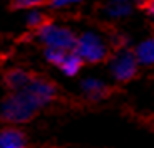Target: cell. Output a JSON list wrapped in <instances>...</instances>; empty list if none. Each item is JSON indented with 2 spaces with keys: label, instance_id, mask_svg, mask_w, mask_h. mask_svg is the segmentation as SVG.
I'll return each mask as SVG.
<instances>
[{
  "label": "cell",
  "instance_id": "6da1fadb",
  "mask_svg": "<svg viewBox=\"0 0 154 148\" xmlns=\"http://www.w3.org/2000/svg\"><path fill=\"white\" fill-rule=\"evenodd\" d=\"M42 109L38 99L29 91V88L17 93H8L0 108V120L4 123H27L34 120Z\"/></svg>",
  "mask_w": 154,
  "mask_h": 148
},
{
  "label": "cell",
  "instance_id": "7a4b0ae2",
  "mask_svg": "<svg viewBox=\"0 0 154 148\" xmlns=\"http://www.w3.org/2000/svg\"><path fill=\"white\" fill-rule=\"evenodd\" d=\"M74 52L82 59L84 64L104 63V61H109L111 56L114 54V51H111L107 42L94 32H84V34L77 35Z\"/></svg>",
  "mask_w": 154,
  "mask_h": 148
},
{
  "label": "cell",
  "instance_id": "3957f363",
  "mask_svg": "<svg viewBox=\"0 0 154 148\" xmlns=\"http://www.w3.org/2000/svg\"><path fill=\"white\" fill-rule=\"evenodd\" d=\"M111 57H112V66H111L112 76L116 78L117 82L126 84V82L137 78L139 63H137V59H136L134 49H131V47L117 49V51H114V54Z\"/></svg>",
  "mask_w": 154,
  "mask_h": 148
},
{
  "label": "cell",
  "instance_id": "277c9868",
  "mask_svg": "<svg viewBox=\"0 0 154 148\" xmlns=\"http://www.w3.org/2000/svg\"><path fill=\"white\" fill-rule=\"evenodd\" d=\"M37 39L44 44L45 49H60V51H74L77 40V34H74L67 27H59L55 24H50L42 31L35 32Z\"/></svg>",
  "mask_w": 154,
  "mask_h": 148
},
{
  "label": "cell",
  "instance_id": "5b68a950",
  "mask_svg": "<svg viewBox=\"0 0 154 148\" xmlns=\"http://www.w3.org/2000/svg\"><path fill=\"white\" fill-rule=\"evenodd\" d=\"M35 71L30 69H20V67H15V69H10L7 72H4V86L7 88L8 93H17V91L25 89L29 84L32 82V79L35 78Z\"/></svg>",
  "mask_w": 154,
  "mask_h": 148
},
{
  "label": "cell",
  "instance_id": "8992f818",
  "mask_svg": "<svg viewBox=\"0 0 154 148\" xmlns=\"http://www.w3.org/2000/svg\"><path fill=\"white\" fill-rule=\"evenodd\" d=\"M0 148H29L27 133L17 126H5L0 130Z\"/></svg>",
  "mask_w": 154,
  "mask_h": 148
},
{
  "label": "cell",
  "instance_id": "52a82bcc",
  "mask_svg": "<svg viewBox=\"0 0 154 148\" xmlns=\"http://www.w3.org/2000/svg\"><path fill=\"white\" fill-rule=\"evenodd\" d=\"M82 66H84L82 59L79 57L74 51H70V52H67L66 57L62 59V63L59 64V69L66 74V76H75V74L81 71Z\"/></svg>",
  "mask_w": 154,
  "mask_h": 148
},
{
  "label": "cell",
  "instance_id": "ba28073f",
  "mask_svg": "<svg viewBox=\"0 0 154 148\" xmlns=\"http://www.w3.org/2000/svg\"><path fill=\"white\" fill-rule=\"evenodd\" d=\"M136 59H137L139 66L144 64V66H152V56H154V44L152 39H146L137 46V49H134Z\"/></svg>",
  "mask_w": 154,
  "mask_h": 148
},
{
  "label": "cell",
  "instance_id": "9c48e42d",
  "mask_svg": "<svg viewBox=\"0 0 154 148\" xmlns=\"http://www.w3.org/2000/svg\"><path fill=\"white\" fill-rule=\"evenodd\" d=\"M54 24V19L49 14H42V12H32L30 17L27 19V29L30 32H38L44 27Z\"/></svg>",
  "mask_w": 154,
  "mask_h": 148
},
{
  "label": "cell",
  "instance_id": "30bf717a",
  "mask_svg": "<svg viewBox=\"0 0 154 148\" xmlns=\"http://www.w3.org/2000/svg\"><path fill=\"white\" fill-rule=\"evenodd\" d=\"M84 89H85L89 98H104L107 94H111V88H107L104 82L94 81V79L84 81Z\"/></svg>",
  "mask_w": 154,
  "mask_h": 148
},
{
  "label": "cell",
  "instance_id": "8fae6325",
  "mask_svg": "<svg viewBox=\"0 0 154 148\" xmlns=\"http://www.w3.org/2000/svg\"><path fill=\"white\" fill-rule=\"evenodd\" d=\"M52 0H10L8 10H25V8L49 7Z\"/></svg>",
  "mask_w": 154,
  "mask_h": 148
},
{
  "label": "cell",
  "instance_id": "7c38bea8",
  "mask_svg": "<svg viewBox=\"0 0 154 148\" xmlns=\"http://www.w3.org/2000/svg\"><path fill=\"white\" fill-rule=\"evenodd\" d=\"M66 54H67V51H60V49H45V51H44L45 59L50 64H54V66H57V67H59V64L62 63V59L66 57Z\"/></svg>",
  "mask_w": 154,
  "mask_h": 148
},
{
  "label": "cell",
  "instance_id": "4fadbf2b",
  "mask_svg": "<svg viewBox=\"0 0 154 148\" xmlns=\"http://www.w3.org/2000/svg\"><path fill=\"white\" fill-rule=\"evenodd\" d=\"M154 0H137V7L141 8V10H144L146 14H149V15H152L154 12V5H152Z\"/></svg>",
  "mask_w": 154,
  "mask_h": 148
},
{
  "label": "cell",
  "instance_id": "5bb4252c",
  "mask_svg": "<svg viewBox=\"0 0 154 148\" xmlns=\"http://www.w3.org/2000/svg\"><path fill=\"white\" fill-rule=\"evenodd\" d=\"M77 2H81V0H52L50 7H66V5H72Z\"/></svg>",
  "mask_w": 154,
  "mask_h": 148
}]
</instances>
